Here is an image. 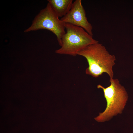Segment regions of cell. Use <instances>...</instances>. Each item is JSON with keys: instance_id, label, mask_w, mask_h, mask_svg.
<instances>
[{"instance_id": "8992f818", "label": "cell", "mask_w": 133, "mask_h": 133, "mask_svg": "<svg viewBox=\"0 0 133 133\" xmlns=\"http://www.w3.org/2000/svg\"><path fill=\"white\" fill-rule=\"evenodd\" d=\"M48 3L57 16L62 17L66 15L71 8L72 0H48Z\"/></svg>"}, {"instance_id": "5b68a950", "label": "cell", "mask_w": 133, "mask_h": 133, "mask_svg": "<svg viewBox=\"0 0 133 133\" xmlns=\"http://www.w3.org/2000/svg\"><path fill=\"white\" fill-rule=\"evenodd\" d=\"M64 23H68L83 28L88 34L93 36V27L86 17L85 10L81 0L74 2L70 10L60 19Z\"/></svg>"}, {"instance_id": "277c9868", "label": "cell", "mask_w": 133, "mask_h": 133, "mask_svg": "<svg viewBox=\"0 0 133 133\" xmlns=\"http://www.w3.org/2000/svg\"><path fill=\"white\" fill-rule=\"evenodd\" d=\"M41 29L47 30L54 33L61 46V39L66 32L65 24L59 18L48 2L46 7L41 10L35 17L31 26L24 32Z\"/></svg>"}, {"instance_id": "6da1fadb", "label": "cell", "mask_w": 133, "mask_h": 133, "mask_svg": "<svg viewBox=\"0 0 133 133\" xmlns=\"http://www.w3.org/2000/svg\"><path fill=\"white\" fill-rule=\"evenodd\" d=\"M77 55L84 57L88 66L85 73L97 78L104 73L113 78V67L115 64V56L110 54L105 47L99 42L90 45L79 52Z\"/></svg>"}, {"instance_id": "3957f363", "label": "cell", "mask_w": 133, "mask_h": 133, "mask_svg": "<svg viewBox=\"0 0 133 133\" xmlns=\"http://www.w3.org/2000/svg\"><path fill=\"white\" fill-rule=\"evenodd\" d=\"M64 24L66 32L61 39V47L55 51L56 53L75 56L87 46L99 42L83 28Z\"/></svg>"}, {"instance_id": "7a4b0ae2", "label": "cell", "mask_w": 133, "mask_h": 133, "mask_svg": "<svg viewBox=\"0 0 133 133\" xmlns=\"http://www.w3.org/2000/svg\"><path fill=\"white\" fill-rule=\"evenodd\" d=\"M109 81L110 84L106 88L100 84L97 86L98 88L102 90L107 102L104 111L94 118L99 122L108 121L114 116L121 114L128 100V94L118 80L110 78Z\"/></svg>"}]
</instances>
